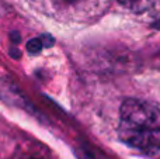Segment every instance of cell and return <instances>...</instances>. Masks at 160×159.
Here are the masks:
<instances>
[{
	"label": "cell",
	"mask_w": 160,
	"mask_h": 159,
	"mask_svg": "<svg viewBox=\"0 0 160 159\" xmlns=\"http://www.w3.org/2000/svg\"><path fill=\"white\" fill-rule=\"evenodd\" d=\"M53 45V38L49 34H44V35L38 37V38H32L28 41L27 51L30 54H39L44 48H49Z\"/></svg>",
	"instance_id": "7a4b0ae2"
},
{
	"label": "cell",
	"mask_w": 160,
	"mask_h": 159,
	"mask_svg": "<svg viewBox=\"0 0 160 159\" xmlns=\"http://www.w3.org/2000/svg\"><path fill=\"white\" fill-rule=\"evenodd\" d=\"M31 159H37V158H31Z\"/></svg>",
	"instance_id": "8992f818"
},
{
	"label": "cell",
	"mask_w": 160,
	"mask_h": 159,
	"mask_svg": "<svg viewBox=\"0 0 160 159\" xmlns=\"http://www.w3.org/2000/svg\"><path fill=\"white\" fill-rule=\"evenodd\" d=\"M124 7L135 11V13H143L148 8H150L155 4L156 0H118Z\"/></svg>",
	"instance_id": "3957f363"
},
{
	"label": "cell",
	"mask_w": 160,
	"mask_h": 159,
	"mask_svg": "<svg viewBox=\"0 0 160 159\" xmlns=\"http://www.w3.org/2000/svg\"><path fill=\"white\" fill-rule=\"evenodd\" d=\"M68 2H73V0H68Z\"/></svg>",
	"instance_id": "5b68a950"
},
{
	"label": "cell",
	"mask_w": 160,
	"mask_h": 159,
	"mask_svg": "<svg viewBox=\"0 0 160 159\" xmlns=\"http://www.w3.org/2000/svg\"><path fill=\"white\" fill-rule=\"evenodd\" d=\"M153 27H155V28H160V18L155 23V24H153Z\"/></svg>",
	"instance_id": "277c9868"
},
{
	"label": "cell",
	"mask_w": 160,
	"mask_h": 159,
	"mask_svg": "<svg viewBox=\"0 0 160 159\" xmlns=\"http://www.w3.org/2000/svg\"><path fill=\"white\" fill-rule=\"evenodd\" d=\"M118 134L122 142L143 154L160 151V110L138 99H127L119 109Z\"/></svg>",
	"instance_id": "6da1fadb"
}]
</instances>
